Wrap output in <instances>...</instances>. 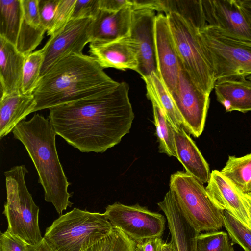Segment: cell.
<instances>
[{
	"label": "cell",
	"instance_id": "15",
	"mask_svg": "<svg viewBox=\"0 0 251 251\" xmlns=\"http://www.w3.org/2000/svg\"><path fill=\"white\" fill-rule=\"evenodd\" d=\"M89 52L102 68H113L137 72L138 51L129 36L108 43H90Z\"/></svg>",
	"mask_w": 251,
	"mask_h": 251
},
{
	"label": "cell",
	"instance_id": "3",
	"mask_svg": "<svg viewBox=\"0 0 251 251\" xmlns=\"http://www.w3.org/2000/svg\"><path fill=\"white\" fill-rule=\"evenodd\" d=\"M14 137L24 145L39 176L46 201L51 203L58 214L73 205L68 191L70 183L58 155L57 135L49 119L37 113L29 120H23L12 131Z\"/></svg>",
	"mask_w": 251,
	"mask_h": 251
},
{
	"label": "cell",
	"instance_id": "6",
	"mask_svg": "<svg viewBox=\"0 0 251 251\" xmlns=\"http://www.w3.org/2000/svg\"><path fill=\"white\" fill-rule=\"evenodd\" d=\"M28 171L25 165L16 166L4 172L7 201L3 214L7 230L28 245H36L43 239L39 225V208L34 202L25 181Z\"/></svg>",
	"mask_w": 251,
	"mask_h": 251
},
{
	"label": "cell",
	"instance_id": "37",
	"mask_svg": "<svg viewBox=\"0 0 251 251\" xmlns=\"http://www.w3.org/2000/svg\"><path fill=\"white\" fill-rule=\"evenodd\" d=\"M134 241V251H160L163 241L161 236H156Z\"/></svg>",
	"mask_w": 251,
	"mask_h": 251
},
{
	"label": "cell",
	"instance_id": "25",
	"mask_svg": "<svg viewBox=\"0 0 251 251\" xmlns=\"http://www.w3.org/2000/svg\"><path fill=\"white\" fill-rule=\"evenodd\" d=\"M22 18L21 0H0V37L15 47Z\"/></svg>",
	"mask_w": 251,
	"mask_h": 251
},
{
	"label": "cell",
	"instance_id": "17",
	"mask_svg": "<svg viewBox=\"0 0 251 251\" xmlns=\"http://www.w3.org/2000/svg\"><path fill=\"white\" fill-rule=\"evenodd\" d=\"M157 204L166 216L174 251H197L196 241L200 233L188 222L172 192L169 190Z\"/></svg>",
	"mask_w": 251,
	"mask_h": 251
},
{
	"label": "cell",
	"instance_id": "16",
	"mask_svg": "<svg viewBox=\"0 0 251 251\" xmlns=\"http://www.w3.org/2000/svg\"><path fill=\"white\" fill-rule=\"evenodd\" d=\"M206 191L215 206L226 211L248 226V216L243 193L225 177L220 171L210 174Z\"/></svg>",
	"mask_w": 251,
	"mask_h": 251
},
{
	"label": "cell",
	"instance_id": "13",
	"mask_svg": "<svg viewBox=\"0 0 251 251\" xmlns=\"http://www.w3.org/2000/svg\"><path fill=\"white\" fill-rule=\"evenodd\" d=\"M155 40L158 74L172 94L178 84L180 63L167 16L163 13L156 16Z\"/></svg>",
	"mask_w": 251,
	"mask_h": 251
},
{
	"label": "cell",
	"instance_id": "22",
	"mask_svg": "<svg viewBox=\"0 0 251 251\" xmlns=\"http://www.w3.org/2000/svg\"><path fill=\"white\" fill-rule=\"evenodd\" d=\"M21 4L23 18L15 47L26 56L40 44L47 30L40 21L38 0H23Z\"/></svg>",
	"mask_w": 251,
	"mask_h": 251
},
{
	"label": "cell",
	"instance_id": "14",
	"mask_svg": "<svg viewBox=\"0 0 251 251\" xmlns=\"http://www.w3.org/2000/svg\"><path fill=\"white\" fill-rule=\"evenodd\" d=\"M208 25L219 27L237 36L251 39L250 29L237 0H201Z\"/></svg>",
	"mask_w": 251,
	"mask_h": 251
},
{
	"label": "cell",
	"instance_id": "39",
	"mask_svg": "<svg viewBox=\"0 0 251 251\" xmlns=\"http://www.w3.org/2000/svg\"><path fill=\"white\" fill-rule=\"evenodd\" d=\"M237 1L251 30V0H237Z\"/></svg>",
	"mask_w": 251,
	"mask_h": 251
},
{
	"label": "cell",
	"instance_id": "32",
	"mask_svg": "<svg viewBox=\"0 0 251 251\" xmlns=\"http://www.w3.org/2000/svg\"><path fill=\"white\" fill-rule=\"evenodd\" d=\"M196 248L197 251H234L228 234L218 230L199 233Z\"/></svg>",
	"mask_w": 251,
	"mask_h": 251
},
{
	"label": "cell",
	"instance_id": "12",
	"mask_svg": "<svg viewBox=\"0 0 251 251\" xmlns=\"http://www.w3.org/2000/svg\"><path fill=\"white\" fill-rule=\"evenodd\" d=\"M154 10L148 9L132 11L129 37L135 42L138 51V67L137 72L142 79L152 73L157 75L155 40Z\"/></svg>",
	"mask_w": 251,
	"mask_h": 251
},
{
	"label": "cell",
	"instance_id": "36",
	"mask_svg": "<svg viewBox=\"0 0 251 251\" xmlns=\"http://www.w3.org/2000/svg\"><path fill=\"white\" fill-rule=\"evenodd\" d=\"M29 245L6 230L0 235V251H28Z\"/></svg>",
	"mask_w": 251,
	"mask_h": 251
},
{
	"label": "cell",
	"instance_id": "40",
	"mask_svg": "<svg viewBox=\"0 0 251 251\" xmlns=\"http://www.w3.org/2000/svg\"><path fill=\"white\" fill-rule=\"evenodd\" d=\"M28 251H56L52 248L44 238L38 244L34 246L29 245Z\"/></svg>",
	"mask_w": 251,
	"mask_h": 251
},
{
	"label": "cell",
	"instance_id": "23",
	"mask_svg": "<svg viewBox=\"0 0 251 251\" xmlns=\"http://www.w3.org/2000/svg\"><path fill=\"white\" fill-rule=\"evenodd\" d=\"M25 56L0 37V94L20 92Z\"/></svg>",
	"mask_w": 251,
	"mask_h": 251
},
{
	"label": "cell",
	"instance_id": "26",
	"mask_svg": "<svg viewBox=\"0 0 251 251\" xmlns=\"http://www.w3.org/2000/svg\"><path fill=\"white\" fill-rule=\"evenodd\" d=\"M155 11L177 13L198 29L206 24L201 0H156Z\"/></svg>",
	"mask_w": 251,
	"mask_h": 251
},
{
	"label": "cell",
	"instance_id": "29",
	"mask_svg": "<svg viewBox=\"0 0 251 251\" xmlns=\"http://www.w3.org/2000/svg\"><path fill=\"white\" fill-rule=\"evenodd\" d=\"M43 60L44 52L42 49L25 56L20 90L22 94H33L41 77Z\"/></svg>",
	"mask_w": 251,
	"mask_h": 251
},
{
	"label": "cell",
	"instance_id": "9",
	"mask_svg": "<svg viewBox=\"0 0 251 251\" xmlns=\"http://www.w3.org/2000/svg\"><path fill=\"white\" fill-rule=\"evenodd\" d=\"M104 214L114 227L133 241L161 236L165 228L164 216L139 204L115 202L108 205Z\"/></svg>",
	"mask_w": 251,
	"mask_h": 251
},
{
	"label": "cell",
	"instance_id": "19",
	"mask_svg": "<svg viewBox=\"0 0 251 251\" xmlns=\"http://www.w3.org/2000/svg\"><path fill=\"white\" fill-rule=\"evenodd\" d=\"M177 158L186 172L202 184L208 182L211 173L208 164L199 150L180 126L172 125Z\"/></svg>",
	"mask_w": 251,
	"mask_h": 251
},
{
	"label": "cell",
	"instance_id": "4",
	"mask_svg": "<svg viewBox=\"0 0 251 251\" xmlns=\"http://www.w3.org/2000/svg\"><path fill=\"white\" fill-rule=\"evenodd\" d=\"M113 227L104 213L75 208L56 219L43 237L56 251H83Z\"/></svg>",
	"mask_w": 251,
	"mask_h": 251
},
{
	"label": "cell",
	"instance_id": "43",
	"mask_svg": "<svg viewBox=\"0 0 251 251\" xmlns=\"http://www.w3.org/2000/svg\"><path fill=\"white\" fill-rule=\"evenodd\" d=\"M246 78L250 80H251V75L247 76Z\"/></svg>",
	"mask_w": 251,
	"mask_h": 251
},
{
	"label": "cell",
	"instance_id": "35",
	"mask_svg": "<svg viewBox=\"0 0 251 251\" xmlns=\"http://www.w3.org/2000/svg\"><path fill=\"white\" fill-rule=\"evenodd\" d=\"M59 0H38V10L42 25L49 31L52 24Z\"/></svg>",
	"mask_w": 251,
	"mask_h": 251
},
{
	"label": "cell",
	"instance_id": "24",
	"mask_svg": "<svg viewBox=\"0 0 251 251\" xmlns=\"http://www.w3.org/2000/svg\"><path fill=\"white\" fill-rule=\"evenodd\" d=\"M143 79L146 83L148 99L154 100L160 106L171 124L183 127V121L174 100L159 75L152 73Z\"/></svg>",
	"mask_w": 251,
	"mask_h": 251
},
{
	"label": "cell",
	"instance_id": "2",
	"mask_svg": "<svg viewBox=\"0 0 251 251\" xmlns=\"http://www.w3.org/2000/svg\"><path fill=\"white\" fill-rule=\"evenodd\" d=\"M95 59L83 54H73L54 64L41 76L33 95L39 110L100 97L119 86Z\"/></svg>",
	"mask_w": 251,
	"mask_h": 251
},
{
	"label": "cell",
	"instance_id": "41",
	"mask_svg": "<svg viewBox=\"0 0 251 251\" xmlns=\"http://www.w3.org/2000/svg\"><path fill=\"white\" fill-rule=\"evenodd\" d=\"M243 196L246 202V207L248 216V227L251 230V193H243Z\"/></svg>",
	"mask_w": 251,
	"mask_h": 251
},
{
	"label": "cell",
	"instance_id": "38",
	"mask_svg": "<svg viewBox=\"0 0 251 251\" xmlns=\"http://www.w3.org/2000/svg\"><path fill=\"white\" fill-rule=\"evenodd\" d=\"M131 6V0H99L100 9L109 12H118Z\"/></svg>",
	"mask_w": 251,
	"mask_h": 251
},
{
	"label": "cell",
	"instance_id": "30",
	"mask_svg": "<svg viewBox=\"0 0 251 251\" xmlns=\"http://www.w3.org/2000/svg\"><path fill=\"white\" fill-rule=\"evenodd\" d=\"M135 242L114 227L105 236L83 251H134Z\"/></svg>",
	"mask_w": 251,
	"mask_h": 251
},
{
	"label": "cell",
	"instance_id": "1",
	"mask_svg": "<svg viewBox=\"0 0 251 251\" xmlns=\"http://www.w3.org/2000/svg\"><path fill=\"white\" fill-rule=\"evenodd\" d=\"M128 84L113 92L51 108L49 119L57 135L82 152L102 153L128 133L134 115Z\"/></svg>",
	"mask_w": 251,
	"mask_h": 251
},
{
	"label": "cell",
	"instance_id": "8",
	"mask_svg": "<svg viewBox=\"0 0 251 251\" xmlns=\"http://www.w3.org/2000/svg\"><path fill=\"white\" fill-rule=\"evenodd\" d=\"M170 190L183 213L199 233L218 231L223 226V211L210 199L203 184L189 174L171 175Z\"/></svg>",
	"mask_w": 251,
	"mask_h": 251
},
{
	"label": "cell",
	"instance_id": "33",
	"mask_svg": "<svg viewBox=\"0 0 251 251\" xmlns=\"http://www.w3.org/2000/svg\"><path fill=\"white\" fill-rule=\"evenodd\" d=\"M76 0H59L55 13L52 26L47 31L51 36L65 26L71 20Z\"/></svg>",
	"mask_w": 251,
	"mask_h": 251
},
{
	"label": "cell",
	"instance_id": "42",
	"mask_svg": "<svg viewBox=\"0 0 251 251\" xmlns=\"http://www.w3.org/2000/svg\"><path fill=\"white\" fill-rule=\"evenodd\" d=\"M160 251H175L171 242L165 243L163 241L161 244Z\"/></svg>",
	"mask_w": 251,
	"mask_h": 251
},
{
	"label": "cell",
	"instance_id": "18",
	"mask_svg": "<svg viewBox=\"0 0 251 251\" xmlns=\"http://www.w3.org/2000/svg\"><path fill=\"white\" fill-rule=\"evenodd\" d=\"M132 11L131 6L116 12L100 9L91 24V43H108L129 36Z\"/></svg>",
	"mask_w": 251,
	"mask_h": 251
},
{
	"label": "cell",
	"instance_id": "20",
	"mask_svg": "<svg viewBox=\"0 0 251 251\" xmlns=\"http://www.w3.org/2000/svg\"><path fill=\"white\" fill-rule=\"evenodd\" d=\"M214 89L217 100L226 111L245 113L251 111V80L246 77L234 76L218 79Z\"/></svg>",
	"mask_w": 251,
	"mask_h": 251
},
{
	"label": "cell",
	"instance_id": "5",
	"mask_svg": "<svg viewBox=\"0 0 251 251\" xmlns=\"http://www.w3.org/2000/svg\"><path fill=\"white\" fill-rule=\"evenodd\" d=\"M199 32L216 81L251 75V39L207 24Z\"/></svg>",
	"mask_w": 251,
	"mask_h": 251
},
{
	"label": "cell",
	"instance_id": "10",
	"mask_svg": "<svg viewBox=\"0 0 251 251\" xmlns=\"http://www.w3.org/2000/svg\"><path fill=\"white\" fill-rule=\"evenodd\" d=\"M179 63L178 84L171 95L183 121V128L195 137H198L204 129L209 96L196 87Z\"/></svg>",
	"mask_w": 251,
	"mask_h": 251
},
{
	"label": "cell",
	"instance_id": "7",
	"mask_svg": "<svg viewBox=\"0 0 251 251\" xmlns=\"http://www.w3.org/2000/svg\"><path fill=\"white\" fill-rule=\"evenodd\" d=\"M165 15L181 65L196 87L210 96L216 79L199 29L177 13L169 12Z\"/></svg>",
	"mask_w": 251,
	"mask_h": 251
},
{
	"label": "cell",
	"instance_id": "31",
	"mask_svg": "<svg viewBox=\"0 0 251 251\" xmlns=\"http://www.w3.org/2000/svg\"><path fill=\"white\" fill-rule=\"evenodd\" d=\"M223 226L232 242L251 251V230L247 226L226 211L223 212Z\"/></svg>",
	"mask_w": 251,
	"mask_h": 251
},
{
	"label": "cell",
	"instance_id": "34",
	"mask_svg": "<svg viewBox=\"0 0 251 251\" xmlns=\"http://www.w3.org/2000/svg\"><path fill=\"white\" fill-rule=\"evenodd\" d=\"M100 10L99 0H76L71 20L94 19Z\"/></svg>",
	"mask_w": 251,
	"mask_h": 251
},
{
	"label": "cell",
	"instance_id": "21",
	"mask_svg": "<svg viewBox=\"0 0 251 251\" xmlns=\"http://www.w3.org/2000/svg\"><path fill=\"white\" fill-rule=\"evenodd\" d=\"M36 105L34 97L20 92L0 94V137L12 131L26 117L33 112Z\"/></svg>",
	"mask_w": 251,
	"mask_h": 251
},
{
	"label": "cell",
	"instance_id": "27",
	"mask_svg": "<svg viewBox=\"0 0 251 251\" xmlns=\"http://www.w3.org/2000/svg\"><path fill=\"white\" fill-rule=\"evenodd\" d=\"M220 172L240 191L251 193V153L240 157L229 156Z\"/></svg>",
	"mask_w": 251,
	"mask_h": 251
},
{
	"label": "cell",
	"instance_id": "11",
	"mask_svg": "<svg viewBox=\"0 0 251 251\" xmlns=\"http://www.w3.org/2000/svg\"><path fill=\"white\" fill-rule=\"evenodd\" d=\"M92 21L90 18L71 20L62 29L50 36L42 48L44 60L41 76L63 58L73 54H83L85 45L91 43Z\"/></svg>",
	"mask_w": 251,
	"mask_h": 251
},
{
	"label": "cell",
	"instance_id": "28",
	"mask_svg": "<svg viewBox=\"0 0 251 251\" xmlns=\"http://www.w3.org/2000/svg\"><path fill=\"white\" fill-rule=\"evenodd\" d=\"M150 100L152 105L159 152L177 157L172 125L160 106L154 100Z\"/></svg>",
	"mask_w": 251,
	"mask_h": 251
}]
</instances>
